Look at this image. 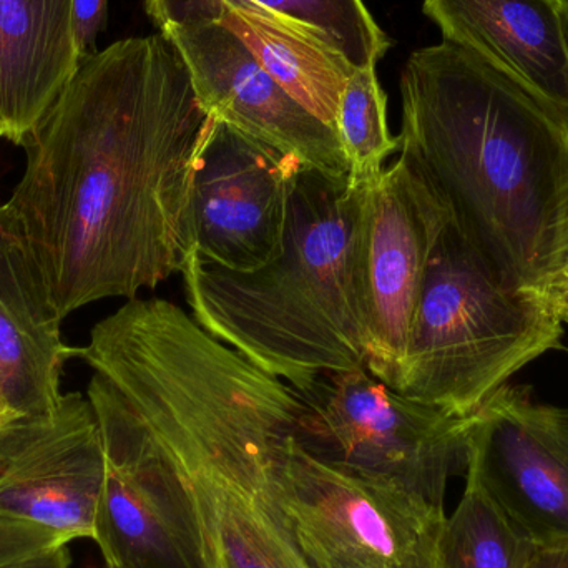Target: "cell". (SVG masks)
Segmentation results:
<instances>
[{
    "label": "cell",
    "instance_id": "2",
    "mask_svg": "<svg viewBox=\"0 0 568 568\" xmlns=\"http://www.w3.org/2000/svg\"><path fill=\"white\" fill-rule=\"evenodd\" d=\"M80 359L106 463L133 477L196 568H311L273 466L296 427V390L170 301H126Z\"/></svg>",
    "mask_w": 568,
    "mask_h": 568
},
{
    "label": "cell",
    "instance_id": "4",
    "mask_svg": "<svg viewBox=\"0 0 568 568\" xmlns=\"http://www.w3.org/2000/svg\"><path fill=\"white\" fill-rule=\"evenodd\" d=\"M367 200L369 186L301 169L268 265L233 272L192 253L182 276L193 320L290 386L366 367Z\"/></svg>",
    "mask_w": 568,
    "mask_h": 568
},
{
    "label": "cell",
    "instance_id": "17",
    "mask_svg": "<svg viewBox=\"0 0 568 568\" xmlns=\"http://www.w3.org/2000/svg\"><path fill=\"white\" fill-rule=\"evenodd\" d=\"M93 540L106 568H196L149 494L130 474L110 463Z\"/></svg>",
    "mask_w": 568,
    "mask_h": 568
},
{
    "label": "cell",
    "instance_id": "14",
    "mask_svg": "<svg viewBox=\"0 0 568 568\" xmlns=\"http://www.w3.org/2000/svg\"><path fill=\"white\" fill-rule=\"evenodd\" d=\"M16 236L0 219V404L7 419L53 409L63 364L79 357Z\"/></svg>",
    "mask_w": 568,
    "mask_h": 568
},
{
    "label": "cell",
    "instance_id": "19",
    "mask_svg": "<svg viewBox=\"0 0 568 568\" xmlns=\"http://www.w3.org/2000/svg\"><path fill=\"white\" fill-rule=\"evenodd\" d=\"M453 516L447 517L434 568H524L532 542L497 506L473 469Z\"/></svg>",
    "mask_w": 568,
    "mask_h": 568
},
{
    "label": "cell",
    "instance_id": "10",
    "mask_svg": "<svg viewBox=\"0 0 568 568\" xmlns=\"http://www.w3.org/2000/svg\"><path fill=\"white\" fill-rule=\"evenodd\" d=\"M467 469L527 540H568V409L506 384L470 420Z\"/></svg>",
    "mask_w": 568,
    "mask_h": 568
},
{
    "label": "cell",
    "instance_id": "21",
    "mask_svg": "<svg viewBox=\"0 0 568 568\" xmlns=\"http://www.w3.org/2000/svg\"><path fill=\"white\" fill-rule=\"evenodd\" d=\"M67 544L62 537L37 524L0 517V564L12 562L39 550Z\"/></svg>",
    "mask_w": 568,
    "mask_h": 568
},
{
    "label": "cell",
    "instance_id": "8",
    "mask_svg": "<svg viewBox=\"0 0 568 568\" xmlns=\"http://www.w3.org/2000/svg\"><path fill=\"white\" fill-rule=\"evenodd\" d=\"M106 460L89 397L0 426V517L37 524L67 544L95 537Z\"/></svg>",
    "mask_w": 568,
    "mask_h": 568
},
{
    "label": "cell",
    "instance_id": "1",
    "mask_svg": "<svg viewBox=\"0 0 568 568\" xmlns=\"http://www.w3.org/2000/svg\"><path fill=\"white\" fill-rule=\"evenodd\" d=\"M212 116L162 32L116 40L75 75L23 142L0 219L60 317L152 290L192 253V193Z\"/></svg>",
    "mask_w": 568,
    "mask_h": 568
},
{
    "label": "cell",
    "instance_id": "18",
    "mask_svg": "<svg viewBox=\"0 0 568 568\" xmlns=\"http://www.w3.org/2000/svg\"><path fill=\"white\" fill-rule=\"evenodd\" d=\"M220 0H143L159 32L213 23ZM323 32L354 67L377 65L393 45L364 0H248Z\"/></svg>",
    "mask_w": 568,
    "mask_h": 568
},
{
    "label": "cell",
    "instance_id": "5",
    "mask_svg": "<svg viewBox=\"0 0 568 568\" xmlns=\"http://www.w3.org/2000/svg\"><path fill=\"white\" fill-rule=\"evenodd\" d=\"M564 324L542 294L500 282L450 220L427 266L396 390L473 419L514 374L562 346Z\"/></svg>",
    "mask_w": 568,
    "mask_h": 568
},
{
    "label": "cell",
    "instance_id": "9",
    "mask_svg": "<svg viewBox=\"0 0 568 568\" xmlns=\"http://www.w3.org/2000/svg\"><path fill=\"white\" fill-rule=\"evenodd\" d=\"M450 212L423 173L397 155L369 186L366 369L396 390L427 266Z\"/></svg>",
    "mask_w": 568,
    "mask_h": 568
},
{
    "label": "cell",
    "instance_id": "24",
    "mask_svg": "<svg viewBox=\"0 0 568 568\" xmlns=\"http://www.w3.org/2000/svg\"><path fill=\"white\" fill-rule=\"evenodd\" d=\"M524 568H568V540L532 544Z\"/></svg>",
    "mask_w": 568,
    "mask_h": 568
},
{
    "label": "cell",
    "instance_id": "22",
    "mask_svg": "<svg viewBox=\"0 0 568 568\" xmlns=\"http://www.w3.org/2000/svg\"><path fill=\"white\" fill-rule=\"evenodd\" d=\"M109 0H72V29L80 59L97 52V37L106 22Z\"/></svg>",
    "mask_w": 568,
    "mask_h": 568
},
{
    "label": "cell",
    "instance_id": "28",
    "mask_svg": "<svg viewBox=\"0 0 568 568\" xmlns=\"http://www.w3.org/2000/svg\"><path fill=\"white\" fill-rule=\"evenodd\" d=\"M560 316H562L564 323L568 324V310L564 311Z\"/></svg>",
    "mask_w": 568,
    "mask_h": 568
},
{
    "label": "cell",
    "instance_id": "27",
    "mask_svg": "<svg viewBox=\"0 0 568 568\" xmlns=\"http://www.w3.org/2000/svg\"><path fill=\"white\" fill-rule=\"evenodd\" d=\"M7 420L6 410H3L2 404H0V426Z\"/></svg>",
    "mask_w": 568,
    "mask_h": 568
},
{
    "label": "cell",
    "instance_id": "12",
    "mask_svg": "<svg viewBox=\"0 0 568 568\" xmlns=\"http://www.w3.org/2000/svg\"><path fill=\"white\" fill-rule=\"evenodd\" d=\"M202 109L255 142L331 179H347L336 130L307 112L265 72L248 47L220 23L172 27Z\"/></svg>",
    "mask_w": 568,
    "mask_h": 568
},
{
    "label": "cell",
    "instance_id": "29",
    "mask_svg": "<svg viewBox=\"0 0 568 568\" xmlns=\"http://www.w3.org/2000/svg\"><path fill=\"white\" fill-rule=\"evenodd\" d=\"M0 139H3V130H2V126H0Z\"/></svg>",
    "mask_w": 568,
    "mask_h": 568
},
{
    "label": "cell",
    "instance_id": "26",
    "mask_svg": "<svg viewBox=\"0 0 568 568\" xmlns=\"http://www.w3.org/2000/svg\"><path fill=\"white\" fill-rule=\"evenodd\" d=\"M564 29H566V39L568 45V0H564Z\"/></svg>",
    "mask_w": 568,
    "mask_h": 568
},
{
    "label": "cell",
    "instance_id": "25",
    "mask_svg": "<svg viewBox=\"0 0 568 568\" xmlns=\"http://www.w3.org/2000/svg\"><path fill=\"white\" fill-rule=\"evenodd\" d=\"M544 297L556 307L557 313L562 314L564 311L568 310V235L562 263H560L559 270L554 275Z\"/></svg>",
    "mask_w": 568,
    "mask_h": 568
},
{
    "label": "cell",
    "instance_id": "11",
    "mask_svg": "<svg viewBox=\"0 0 568 568\" xmlns=\"http://www.w3.org/2000/svg\"><path fill=\"white\" fill-rule=\"evenodd\" d=\"M301 169L212 116L193 180L196 255L233 272L268 265L282 253L291 183Z\"/></svg>",
    "mask_w": 568,
    "mask_h": 568
},
{
    "label": "cell",
    "instance_id": "23",
    "mask_svg": "<svg viewBox=\"0 0 568 568\" xmlns=\"http://www.w3.org/2000/svg\"><path fill=\"white\" fill-rule=\"evenodd\" d=\"M72 559H70L67 544L62 546L49 547V549L39 550V552L30 554V556L20 557L12 562L0 564V568H70Z\"/></svg>",
    "mask_w": 568,
    "mask_h": 568
},
{
    "label": "cell",
    "instance_id": "20",
    "mask_svg": "<svg viewBox=\"0 0 568 568\" xmlns=\"http://www.w3.org/2000/svg\"><path fill=\"white\" fill-rule=\"evenodd\" d=\"M376 67L354 69L337 109L336 132L349 169L351 189L376 185L387 159L399 150V140L390 135L387 95Z\"/></svg>",
    "mask_w": 568,
    "mask_h": 568
},
{
    "label": "cell",
    "instance_id": "6",
    "mask_svg": "<svg viewBox=\"0 0 568 568\" xmlns=\"http://www.w3.org/2000/svg\"><path fill=\"white\" fill-rule=\"evenodd\" d=\"M301 446L334 466L399 484L443 504L466 474L470 420L390 389L366 367L329 371L291 386Z\"/></svg>",
    "mask_w": 568,
    "mask_h": 568
},
{
    "label": "cell",
    "instance_id": "15",
    "mask_svg": "<svg viewBox=\"0 0 568 568\" xmlns=\"http://www.w3.org/2000/svg\"><path fill=\"white\" fill-rule=\"evenodd\" d=\"M80 59L72 0H0V126L22 146Z\"/></svg>",
    "mask_w": 568,
    "mask_h": 568
},
{
    "label": "cell",
    "instance_id": "16",
    "mask_svg": "<svg viewBox=\"0 0 568 568\" xmlns=\"http://www.w3.org/2000/svg\"><path fill=\"white\" fill-rule=\"evenodd\" d=\"M213 23L232 30L296 102L336 130L341 97L357 67L323 32L248 0H220Z\"/></svg>",
    "mask_w": 568,
    "mask_h": 568
},
{
    "label": "cell",
    "instance_id": "3",
    "mask_svg": "<svg viewBox=\"0 0 568 568\" xmlns=\"http://www.w3.org/2000/svg\"><path fill=\"white\" fill-rule=\"evenodd\" d=\"M399 92L397 153L500 282L544 296L567 245L566 116L446 40L410 53Z\"/></svg>",
    "mask_w": 568,
    "mask_h": 568
},
{
    "label": "cell",
    "instance_id": "13",
    "mask_svg": "<svg viewBox=\"0 0 568 568\" xmlns=\"http://www.w3.org/2000/svg\"><path fill=\"white\" fill-rule=\"evenodd\" d=\"M443 33L496 67L568 122L564 0H424Z\"/></svg>",
    "mask_w": 568,
    "mask_h": 568
},
{
    "label": "cell",
    "instance_id": "7",
    "mask_svg": "<svg viewBox=\"0 0 568 568\" xmlns=\"http://www.w3.org/2000/svg\"><path fill=\"white\" fill-rule=\"evenodd\" d=\"M273 486L311 568H434L446 524L443 504L399 484L334 466L291 433L278 447Z\"/></svg>",
    "mask_w": 568,
    "mask_h": 568
}]
</instances>
